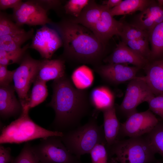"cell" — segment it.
Instances as JSON below:
<instances>
[{"label":"cell","mask_w":163,"mask_h":163,"mask_svg":"<svg viewBox=\"0 0 163 163\" xmlns=\"http://www.w3.org/2000/svg\"><path fill=\"white\" fill-rule=\"evenodd\" d=\"M66 74L54 80L53 94L47 106L55 113L51 126L53 130L64 133L80 125L82 119L92 114L89 94L86 90L76 88Z\"/></svg>","instance_id":"cell-1"},{"label":"cell","mask_w":163,"mask_h":163,"mask_svg":"<svg viewBox=\"0 0 163 163\" xmlns=\"http://www.w3.org/2000/svg\"><path fill=\"white\" fill-rule=\"evenodd\" d=\"M49 25L58 32L62 40L64 49L61 58L94 66L101 65L104 59V44L91 30L66 18Z\"/></svg>","instance_id":"cell-2"},{"label":"cell","mask_w":163,"mask_h":163,"mask_svg":"<svg viewBox=\"0 0 163 163\" xmlns=\"http://www.w3.org/2000/svg\"><path fill=\"white\" fill-rule=\"evenodd\" d=\"M30 109L28 104L23 106L18 117L3 129L0 136L1 144L26 143L38 139L62 136V132L46 129L34 122L29 116Z\"/></svg>","instance_id":"cell-3"},{"label":"cell","mask_w":163,"mask_h":163,"mask_svg":"<svg viewBox=\"0 0 163 163\" xmlns=\"http://www.w3.org/2000/svg\"><path fill=\"white\" fill-rule=\"evenodd\" d=\"M97 117L91 116L84 125L63 133L59 137L70 152L79 159L82 155L89 153L97 145H107L103 125H98Z\"/></svg>","instance_id":"cell-4"},{"label":"cell","mask_w":163,"mask_h":163,"mask_svg":"<svg viewBox=\"0 0 163 163\" xmlns=\"http://www.w3.org/2000/svg\"><path fill=\"white\" fill-rule=\"evenodd\" d=\"M108 149L120 163H162L155 158L156 153L146 137L119 140Z\"/></svg>","instance_id":"cell-5"},{"label":"cell","mask_w":163,"mask_h":163,"mask_svg":"<svg viewBox=\"0 0 163 163\" xmlns=\"http://www.w3.org/2000/svg\"><path fill=\"white\" fill-rule=\"evenodd\" d=\"M32 149L39 163H80V159L70 152L59 137L42 139Z\"/></svg>","instance_id":"cell-6"},{"label":"cell","mask_w":163,"mask_h":163,"mask_svg":"<svg viewBox=\"0 0 163 163\" xmlns=\"http://www.w3.org/2000/svg\"><path fill=\"white\" fill-rule=\"evenodd\" d=\"M40 62L27 52L19 66L14 70L13 86L22 106L28 104V92L36 78Z\"/></svg>","instance_id":"cell-7"},{"label":"cell","mask_w":163,"mask_h":163,"mask_svg":"<svg viewBox=\"0 0 163 163\" xmlns=\"http://www.w3.org/2000/svg\"><path fill=\"white\" fill-rule=\"evenodd\" d=\"M155 96L141 77L129 81L124 98L120 105L115 106L116 112L127 118L137 112V107Z\"/></svg>","instance_id":"cell-8"},{"label":"cell","mask_w":163,"mask_h":163,"mask_svg":"<svg viewBox=\"0 0 163 163\" xmlns=\"http://www.w3.org/2000/svg\"><path fill=\"white\" fill-rule=\"evenodd\" d=\"M47 13L35 0H28L23 2L13 9L11 16L14 21L20 26L26 24L42 26L53 22L48 17Z\"/></svg>","instance_id":"cell-9"},{"label":"cell","mask_w":163,"mask_h":163,"mask_svg":"<svg viewBox=\"0 0 163 163\" xmlns=\"http://www.w3.org/2000/svg\"><path fill=\"white\" fill-rule=\"evenodd\" d=\"M159 121L149 109L134 113L128 117L125 122L120 123L119 139L120 136L134 138L147 134L155 127Z\"/></svg>","instance_id":"cell-10"},{"label":"cell","mask_w":163,"mask_h":163,"mask_svg":"<svg viewBox=\"0 0 163 163\" xmlns=\"http://www.w3.org/2000/svg\"><path fill=\"white\" fill-rule=\"evenodd\" d=\"M62 45V40L58 32L46 25L37 30L29 48L36 50L44 59H50Z\"/></svg>","instance_id":"cell-11"},{"label":"cell","mask_w":163,"mask_h":163,"mask_svg":"<svg viewBox=\"0 0 163 163\" xmlns=\"http://www.w3.org/2000/svg\"><path fill=\"white\" fill-rule=\"evenodd\" d=\"M141 69L126 64L107 63L94 66V71L104 82L117 85L135 78Z\"/></svg>","instance_id":"cell-12"},{"label":"cell","mask_w":163,"mask_h":163,"mask_svg":"<svg viewBox=\"0 0 163 163\" xmlns=\"http://www.w3.org/2000/svg\"><path fill=\"white\" fill-rule=\"evenodd\" d=\"M110 10L103 5L100 18L91 30L104 45L114 35L119 36L122 26V20L117 21L114 19L111 15Z\"/></svg>","instance_id":"cell-13"},{"label":"cell","mask_w":163,"mask_h":163,"mask_svg":"<svg viewBox=\"0 0 163 163\" xmlns=\"http://www.w3.org/2000/svg\"><path fill=\"white\" fill-rule=\"evenodd\" d=\"M103 61L107 64H130L141 69H143L149 62L122 41L119 42L113 52L105 57Z\"/></svg>","instance_id":"cell-14"},{"label":"cell","mask_w":163,"mask_h":163,"mask_svg":"<svg viewBox=\"0 0 163 163\" xmlns=\"http://www.w3.org/2000/svg\"><path fill=\"white\" fill-rule=\"evenodd\" d=\"M163 21V7L157 1L152 2L135 17L133 24L148 33H150Z\"/></svg>","instance_id":"cell-15"},{"label":"cell","mask_w":163,"mask_h":163,"mask_svg":"<svg viewBox=\"0 0 163 163\" xmlns=\"http://www.w3.org/2000/svg\"><path fill=\"white\" fill-rule=\"evenodd\" d=\"M14 86L0 88V115L4 119L20 115L23 106L15 95Z\"/></svg>","instance_id":"cell-16"},{"label":"cell","mask_w":163,"mask_h":163,"mask_svg":"<svg viewBox=\"0 0 163 163\" xmlns=\"http://www.w3.org/2000/svg\"><path fill=\"white\" fill-rule=\"evenodd\" d=\"M141 77L155 96L163 94V58L149 62Z\"/></svg>","instance_id":"cell-17"},{"label":"cell","mask_w":163,"mask_h":163,"mask_svg":"<svg viewBox=\"0 0 163 163\" xmlns=\"http://www.w3.org/2000/svg\"><path fill=\"white\" fill-rule=\"evenodd\" d=\"M114 99L113 93L108 87L102 85L94 88L89 94L90 104L94 108L91 116L97 117L100 112L114 106Z\"/></svg>","instance_id":"cell-18"},{"label":"cell","mask_w":163,"mask_h":163,"mask_svg":"<svg viewBox=\"0 0 163 163\" xmlns=\"http://www.w3.org/2000/svg\"><path fill=\"white\" fill-rule=\"evenodd\" d=\"M65 62L61 58L41 60L35 79L46 82L62 77L66 74Z\"/></svg>","instance_id":"cell-19"},{"label":"cell","mask_w":163,"mask_h":163,"mask_svg":"<svg viewBox=\"0 0 163 163\" xmlns=\"http://www.w3.org/2000/svg\"><path fill=\"white\" fill-rule=\"evenodd\" d=\"M102 112L104 136L108 148L119 140L120 123L117 117L115 105Z\"/></svg>","instance_id":"cell-20"},{"label":"cell","mask_w":163,"mask_h":163,"mask_svg":"<svg viewBox=\"0 0 163 163\" xmlns=\"http://www.w3.org/2000/svg\"><path fill=\"white\" fill-rule=\"evenodd\" d=\"M103 8L93 0H90L77 18H69L73 23L80 24L91 30L99 20Z\"/></svg>","instance_id":"cell-21"},{"label":"cell","mask_w":163,"mask_h":163,"mask_svg":"<svg viewBox=\"0 0 163 163\" xmlns=\"http://www.w3.org/2000/svg\"><path fill=\"white\" fill-rule=\"evenodd\" d=\"M34 30L31 28L28 31L14 35L0 36V49L12 52L21 48V46L30 39H32Z\"/></svg>","instance_id":"cell-22"},{"label":"cell","mask_w":163,"mask_h":163,"mask_svg":"<svg viewBox=\"0 0 163 163\" xmlns=\"http://www.w3.org/2000/svg\"><path fill=\"white\" fill-rule=\"evenodd\" d=\"M153 0H124L117 6L110 9L111 15L115 16L126 15L136 11H142L152 2Z\"/></svg>","instance_id":"cell-23"},{"label":"cell","mask_w":163,"mask_h":163,"mask_svg":"<svg viewBox=\"0 0 163 163\" xmlns=\"http://www.w3.org/2000/svg\"><path fill=\"white\" fill-rule=\"evenodd\" d=\"M151 45L149 62L163 58V21L157 25L149 35Z\"/></svg>","instance_id":"cell-24"},{"label":"cell","mask_w":163,"mask_h":163,"mask_svg":"<svg viewBox=\"0 0 163 163\" xmlns=\"http://www.w3.org/2000/svg\"><path fill=\"white\" fill-rule=\"evenodd\" d=\"M46 83L37 79L34 81L28 103L30 108L38 105L46 98L48 93Z\"/></svg>","instance_id":"cell-25"},{"label":"cell","mask_w":163,"mask_h":163,"mask_svg":"<svg viewBox=\"0 0 163 163\" xmlns=\"http://www.w3.org/2000/svg\"><path fill=\"white\" fill-rule=\"evenodd\" d=\"M26 31L14 21L11 14L0 11V36L19 34Z\"/></svg>","instance_id":"cell-26"},{"label":"cell","mask_w":163,"mask_h":163,"mask_svg":"<svg viewBox=\"0 0 163 163\" xmlns=\"http://www.w3.org/2000/svg\"><path fill=\"white\" fill-rule=\"evenodd\" d=\"M122 21V27L119 36L122 41L149 38V34L147 32L132 24L128 23L123 20Z\"/></svg>","instance_id":"cell-27"},{"label":"cell","mask_w":163,"mask_h":163,"mask_svg":"<svg viewBox=\"0 0 163 163\" xmlns=\"http://www.w3.org/2000/svg\"><path fill=\"white\" fill-rule=\"evenodd\" d=\"M145 137L155 152L159 154L163 158V122L159 121Z\"/></svg>","instance_id":"cell-28"},{"label":"cell","mask_w":163,"mask_h":163,"mask_svg":"<svg viewBox=\"0 0 163 163\" xmlns=\"http://www.w3.org/2000/svg\"><path fill=\"white\" fill-rule=\"evenodd\" d=\"M29 43L20 49L12 52H7L0 49V64L8 66L14 63L20 64L29 48Z\"/></svg>","instance_id":"cell-29"},{"label":"cell","mask_w":163,"mask_h":163,"mask_svg":"<svg viewBox=\"0 0 163 163\" xmlns=\"http://www.w3.org/2000/svg\"><path fill=\"white\" fill-rule=\"evenodd\" d=\"M149 38H145L123 42L132 50L149 61L151 50L149 49Z\"/></svg>","instance_id":"cell-30"},{"label":"cell","mask_w":163,"mask_h":163,"mask_svg":"<svg viewBox=\"0 0 163 163\" xmlns=\"http://www.w3.org/2000/svg\"><path fill=\"white\" fill-rule=\"evenodd\" d=\"M89 154L92 163H110L109 157L110 155L105 144L100 143L97 145Z\"/></svg>","instance_id":"cell-31"},{"label":"cell","mask_w":163,"mask_h":163,"mask_svg":"<svg viewBox=\"0 0 163 163\" xmlns=\"http://www.w3.org/2000/svg\"><path fill=\"white\" fill-rule=\"evenodd\" d=\"M11 163H39L34 153L32 146L27 142L24 145L19 155Z\"/></svg>","instance_id":"cell-32"},{"label":"cell","mask_w":163,"mask_h":163,"mask_svg":"<svg viewBox=\"0 0 163 163\" xmlns=\"http://www.w3.org/2000/svg\"><path fill=\"white\" fill-rule=\"evenodd\" d=\"M90 0H70L64 6L65 12L67 14L78 17L84 7L88 4Z\"/></svg>","instance_id":"cell-33"},{"label":"cell","mask_w":163,"mask_h":163,"mask_svg":"<svg viewBox=\"0 0 163 163\" xmlns=\"http://www.w3.org/2000/svg\"><path fill=\"white\" fill-rule=\"evenodd\" d=\"M147 102L149 110L158 115L163 120V94L155 96Z\"/></svg>","instance_id":"cell-34"},{"label":"cell","mask_w":163,"mask_h":163,"mask_svg":"<svg viewBox=\"0 0 163 163\" xmlns=\"http://www.w3.org/2000/svg\"><path fill=\"white\" fill-rule=\"evenodd\" d=\"M7 66L0 64V86L5 87L10 85L13 81L14 70L10 71Z\"/></svg>","instance_id":"cell-35"},{"label":"cell","mask_w":163,"mask_h":163,"mask_svg":"<svg viewBox=\"0 0 163 163\" xmlns=\"http://www.w3.org/2000/svg\"><path fill=\"white\" fill-rule=\"evenodd\" d=\"M35 0L40 5L47 11L50 9H53L55 11L57 10L61 6V2L59 0Z\"/></svg>","instance_id":"cell-36"},{"label":"cell","mask_w":163,"mask_h":163,"mask_svg":"<svg viewBox=\"0 0 163 163\" xmlns=\"http://www.w3.org/2000/svg\"><path fill=\"white\" fill-rule=\"evenodd\" d=\"M14 158L11 155V149L2 144L0 145V163H11Z\"/></svg>","instance_id":"cell-37"},{"label":"cell","mask_w":163,"mask_h":163,"mask_svg":"<svg viewBox=\"0 0 163 163\" xmlns=\"http://www.w3.org/2000/svg\"><path fill=\"white\" fill-rule=\"evenodd\" d=\"M23 1L20 0H0V9L5 10L8 8H15Z\"/></svg>","instance_id":"cell-38"},{"label":"cell","mask_w":163,"mask_h":163,"mask_svg":"<svg viewBox=\"0 0 163 163\" xmlns=\"http://www.w3.org/2000/svg\"><path fill=\"white\" fill-rule=\"evenodd\" d=\"M122 0H108L103 1V5L110 9L118 5Z\"/></svg>","instance_id":"cell-39"},{"label":"cell","mask_w":163,"mask_h":163,"mask_svg":"<svg viewBox=\"0 0 163 163\" xmlns=\"http://www.w3.org/2000/svg\"><path fill=\"white\" fill-rule=\"evenodd\" d=\"M156 1L160 6L163 7V0H158Z\"/></svg>","instance_id":"cell-40"}]
</instances>
